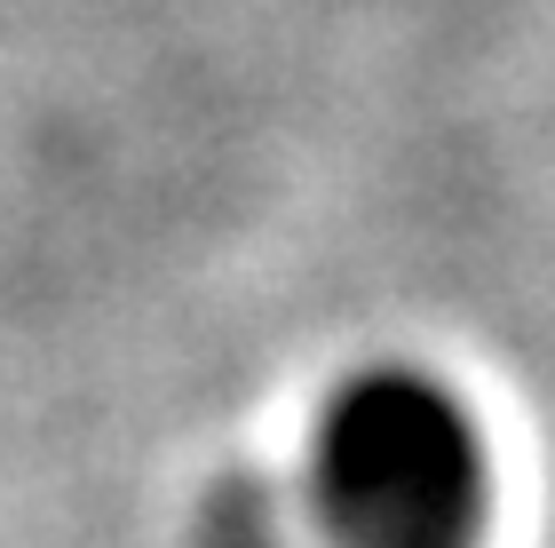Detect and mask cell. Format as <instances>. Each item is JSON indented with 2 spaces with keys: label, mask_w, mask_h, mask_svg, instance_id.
<instances>
[{
  "label": "cell",
  "mask_w": 555,
  "mask_h": 548,
  "mask_svg": "<svg viewBox=\"0 0 555 548\" xmlns=\"http://www.w3.org/2000/svg\"><path fill=\"white\" fill-rule=\"evenodd\" d=\"M310 493L341 548H468L485 525V437L421 366H365L310 437Z\"/></svg>",
  "instance_id": "6da1fadb"
}]
</instances>
